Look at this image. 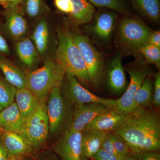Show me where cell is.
Instances as JSON below:
<instances>
[{
    "label": "cell",
    "instance_id": "cell-42",
    "mask_svg": "<svg viewBox=\"0 0 160 160\" xmlns=\"http://www.w3.org/2000/svg\"><path fill=\"white\" fill-rule=\"evenodd\" d=\"M9 2V0H0V2Z\"/></svg>",
    "mask_w": 160,
    "mask_h": 160
},
{
    "label": "cell",
    "instance_id": "cell-2",
    "mask_svg": "<svg viewBox=\"0 0 160 160\" xmlns=\"http://www.w3.org/2000/svg\"><path fill=\"white\" fill-rule=\"evenodd\" d=\"M58 43L55 59L64 69L66 75L74 77L83 84H89L82 55L75 43L72 33L66 28L58 31Z\"/></svg>",
    "mask_w": 160,
    "mask_h": 160
},
{
    "label": "cell",
    "instance_id": "cell-41",
    "mask_svg": "<svg viewBox=\"0 0 160 160\" xmlns=\"http://www.w3.org/2000/svg\"><path fill=\"white\" fill-rule=\"evenodd\" d=\"M9 160H25L22 157H13L9 158Z\"/></svg>",
    "mask_w": 160,
    "mask_h": 160
},
{
    "label": "cell",
    "instance_id": "cell-29",
    "mask_svg": "<svg viewBox=\"0 0 160 160\" xmlns=\"http://www.w3.org/2000/svg\"><path fill=\"white\" fill-rule=\"evenodd\" d=\"M25 8L26 14L33 19L40 17L47 10L43 0H26Z\"/></svg>",
    "mask_w": 160,
    "mask_h": 160
},
{
    "label": "cell",
    "instance_id": "cell-36",
    "mask_svg": "<svg viewBox=\"0 0 160 160\" xmlns=\"http://www.w3.org/2000/svg\"><path fill=\"white\" fill-rule=\"evenodd\" d=\"M10 52V48L7 41L0 32V54L8 55Z\"/></svg>",
    "mask_w": 160,
    "mask_h": 160
},
{
    "label": "cell",
    "instance_id": "cell-33",
    "mask_svg": "<svg viewBox=\"0 0 160 160\" xmlns=\"http://www.w3.org/2000/svg\"><path fill=\"white\" fill-rule=\"evenodd\" d=\"M135 155L137 160H160V153L159 150L143 151Z\"/></svg>",
    "mask_w": 160,
    "mask_h": 160
},
{
    "label": "cell",
    "instance_id": "cell-37",
    "mask_svg": "<svg viewBox=\"0 0 160 160\" xmlns=\"http://www.w3.org/2000/svg\"><path fill=\"white\" fill-rule=\"evenodd\" d=\"M148 43L160 48V32L159 30L152 32Z\"/></svg>",
    "mask_w": 160,
    "mask_h": 160
},
{
    "label": "cell",
    "instance_id": "cell-31",
    "mask_svg": "<svg viewBox=\"0 0 160 160\" xmlns=\"http://www.w3.org/2000/svg\"><path fill=\"white\" fill-rule=\"evenodd\" d=\"M154 92L153 93L152 103L156 107L160 106V73L158 72L155 74Z\"/></svg>",
    "mask_w": 160,
    "mask_h": 160
},
{
    "label": "cell",
    "instance_id": "cell-21",
    "mask_svg": "<svg viewBox=\"0 0 160 160\" xmlns=\"http://www.w3.org/2000/svg\"><path fill=\"white\" fill-rule=\"evenodd\" d=\"M50 32L49 25L46 19L43 18L35 26L31 36L40 55H44L49 49Z\"/></svg>",
    "mask_w": 160,
    "mask_h": 160
},
{
    "label": "cell",
    "instance_id": "cell-8",
    "mask_svg": "<svg viewBox=\"0 0 160 160\" xmlns=\"http://www.w3.org/2000/svg\"><path fill=\"white\" fill-rule=\"evenodd\" d=\"M66 76L61 86H62L65 96L70 102L76 106L98 103L110 109H115L116 100L98 96L83 87L76 78Z\"/></svg>",
    "mask_w": 160,
    "mask_h": 160
},
{
    "label": "cell",
    "instance_id": "cell-39",
    "mask_svg": "<svg viewBox=\"0 0 160 160\" xmlns=\"http://www.w3.org/2000/svg\"><path fill=\"white\" fill-rule=\"evenodd\" d=\"M121 160H137V158L135 154L130 152L122 158Z\"/></svg>",
    "mask_w": 160,
    "mask_h": 160
},
{
    "label": "cell",
    "instance_id": "cell-34",
    "mask_svg": "<svg viewBox=\"0 0 160 160\" xmlns=\"http://www.w3.org/2000/svg\"><path fill=\"white\" fill-rule=\"evenodd\" d=\"M101 149H103L107 152H109V153H111V154L114 155L121 158L116 151L108 132H106L105 137L103 138L102 142V146H101Z\"/></svg>",
    "mask_w": 160,
    "mask_h": 160
},
{
    "label": "cell",
    "instance_id": "cell-26",
    "mask_svg": "<svg viewBox=\"0 0 160 160\" xmlns=\"http://www.w3.org/2000/svg\"><path fill=\"white\" fill-rule=\"evenodd\" d=\"M17 88L0 78V111L14 102Z\"/></svg>",
    "mask_w": 160,
    "mask_h": 160
},
{
    "label": "cell",
    "instance_id": "cell-40",
    "mask_svg": "<svg viewBox=\"0 0 160 160\" xmlns=\"http://www.w3.org/2000/svg\"><path fill=\"white\" fill-rule=\"evenodd\" d=\"M22 0H9V2L11 3L12 6H15L21 2Z\"/></svg>",
    "mask_w": 160,
    "mask_h": 160
},
{
    "label": "cell",
    "instance_id": "cell-9",
    "mask_svg": "<svg viewBox=\"0 0 160 160\" xmlns=\"http://www.w3.org/2000/svg\"><path fill=\"white\" fill-rule=\"evenodd\" d=\"M66 101L62 94L61 87H55L49 93L46 105L49 123V132L52 134L58 132L65 122L67 117Z\"/></svg>",
    "mask_w": 160,
    "mask_h": 160
},
{
    "label": "cell",
    "instance_id": "cell-18",
    "mask_svg": "<svg viewBox=\"0 0 160 160\" xmlns=\"http://www.w3.org/2000/svg\"><path fill=\"white\" fill-rule=\"evenodd\" d=\"M0 69L5 76V79L17 89L26 88L25 72L2 54H0Z\"/></svg>",
    "mask_w": 160,
    "mask_h": 160
},
{
    "label": "cell",
    "instance_id": "cell-38",
    "mask_svg": "<svg viewBox=\"0 0 160 160\" xmlns=\"http://www.w3.org/2000/svg\"><path fill=\"white\" fill-rule=\"evenodd\" d=\"M9 157L0 140V160H9Z\"/></svg>",
    "mask_w": 160,
    "mask_h": 160
},
{
    "label": "cell",
    "instance_id": "cell-5",
    "mask_svg": "<svg viewBox=\"0 0 160 160\" xmlns=\"http://www.w3.org/2000/svg\"><path fill=\"white\" fill-rule=\"evenodd\" d=\"M72 36L82 55L89 84L93 87H98L102 82L104 69V62L102 55L93 46L87 36L75 33H72Z\"/></svg>",
    "mask_w": 160,
    "mask_h": 160
},
{
    "label": "cell",
    "instance_id": "cell-28",
    "mask_svg": "<svg viewBox=\"0 0 160 160\" xmlns=\"http://www.w3.org/2000/svg\"><path fill=\"white\" fill-rule=\"evenodd\" d=\"M92 5L100 8H108L127 14L129 9L122 0H89Z\"/></svg>",
    "mask_w": 160,
    "mask_h": 160
},
{
    "label": "cell",
    "instance_id": "cell-12",
    "mask_svg": "<svg viewBox=\"0 0 160 160\" xmlns=\"http://www.w3.org/2000/svg\"><path fill=\"white\" fill-rule=\"evenodd\" d=\"M0 140L9 158L22 157L32 153L33 147L22 134L0 130Z\"/></svg>",
    "mask_w": 160,
    "mask_h": 160
},
{
    "label": "cell",
    "instance_id": "cell-20",
    "mask_svg": "<svg viewBox=\"0 0 160 160\" xmlns=\"http://www.w3.org/2000/svg\"><path fill=\"white\" fill-rule=\"evenodd\" d=\"M15 103L23 119L26 120L35 110L40 100L27 88L17 89Z\"/></svg>",
    "mask_w": 160,
    "mask_h": 160
},
{
    "label": "cell",
    "instance_id": "cell-23",
    "mask_svg": "<svg viewBox=\"0 0 160 160\" xmlns=\"http://www.w3.org/2000/svg\"><path fill=\"white\" fill-rule=\"evenodd\" d=\"M73 10L70 14L72 20L77 25H84L89 22L94 16L93 5L87 0H72Z\"/></svg>",
    "mask_w": 160,
    "mask_h": 160
},
{
    "label": "cell",
    "instance_id": "cell-32",
    "mask_svg": "<svg viewBox=\"0 0 160 160\" xmlns=\"http://www.w3.org/2000/svg\"><path fill=\"white\" fill-rule=\"evenodd\" d=\"M56 7L59 11L70 14L73 10L72 0H54Z\"/></svg>",
    "mask_w": 160,
    "mask_h": 160
},
{
    "label": "cell",
    "instance_id": "cell-4",
    "mask_svg": "<svg viewBox=\"0 0 160 160\" xmlns=\"http://www.w3.org/2000/svg\"><path fill=\"white\" fill-rule=\"evenodd\" d=\"M152 31L140 20L128 17L122 20L118 29V38L122 46L126 50L139 52L148 44Z\"/></svg>",
    "mask_w": 160,
    "mask_h": 160
},
{
    "label": "cell",
    "instance_id": "cell-11",
    "mask_svg": "<svg viewBox=\"0 0 160 160\" xmlns=\"http://www.w3.org/2000/svg\"><path fill=\"white\" fill-rule=\"evenodd\" d=\"M82 134L81 132H66L56 148L62 160H83Z\"/></svg>",
    "mask_w": 160,
    "mask_h": 160
},
{
    "label": "cell",
    "instance_id": "cell-1",
    "mask_svg": "<svg viewBox=\"0 0 160 160\" xmlns=\"http://www.w3.org/2000/svg\"><path fill=\"white\" fill-rule=\"evenodd\" d=\"M114 132L125 140L133 154L159 150V115L147 108L139 106L127 112L125 119Z\"/></svg>",
    "mask_w": 160,
    "mask_h": 160
},
{
    "label": "cell",
    "instance_id": "cell-14",
    "mask_svg": "<svg viewBox=\"0 0 160 160\" xmlns=\"http://www.w3.org/2000/svg\"><path fill=\"white\" fill-rule=\"evenodd\" d=\"M3 29L8 37L18 41L27 37L29 26L24 17L14 8L6 12Z\"/></svg>",
    "mask_w": 160,
    "mask_h": 160
},
{
    "label": "cell",
    "instance_id": "cell-15",
    "mask_svg": "<svg viewBox=\"0 0 160 160\" xmlns=\"http://www.w3.org/2000/svg\"><path fill=\"white\" fill-rule=\"evenodd\" d=\"M121 53H118L112 60L107 74V84L113 93L119 94L125 91L127 81L122 61Z\"/></svg>",
    "mask_w": 160,
    "mask_h": 160
},
{
    "label": "cell",
    "instance_id": "cell-19",
    "mask_svg": "<svg viewBox=\"0 0 160 160\" xmlns=\"http://www.w3.org/2000/svg\"><path fill=\"white\" fill-rule=\"evenodd\" d=\"M15 48L21 62L29 67L35 66L39 61V54L31 39L26 37L16 41Z\"/></svg>",
    "mask_w": 160,
    "mask_h": 160
},
{
    "label": "cell",
    "instance_id": "cell-6",
    "mask_svg": "<svg viewBox=\"0 0 160 160\" xmlns=\"http://www.w3.org/2000/svg\"><path fill=\"white\" fill-rule=\"evenodd\" d=\"M45 99L40 100L36 109L25 120L24 127L20 133L33 147L42 145L49 133V120Z\"/></svg>",
    "mask_w": 160,
    "mask_h": 160
},
{
    "label": "cell",
    "instance_id": "cell-16",
    "mask_svg": "<svg viewBox=\"0 0 160 160\" xmlns=\"http://www.w3.org/2000/svg\"><path fill=\"white\" fill-rule=\"evenodd\" d=\"M0 111V130L21 133L25 120L15 102Z\"/></svg>",
    "mask_w": 160,
    "mask_h": 160
},
{
    "label": "cell",
    "instance_id": "cell-13",
    "mask_svg": "<svg viewBox=\"0 0 160 160\" xmlns=\"http://www.w3.org/2000/svg\"><path fill=\"white\" fill-rule=\"evenodd\" d=\"M127 113L115 109H109L95 118L83 131L114 132L122 122Z\"/></svg>",
    "mask_w": 160,
    "mask_h": 160
},
{
    "label": "cell",
    "instance_id": "cell-30",
    "mask_svg": "<svg viewBox=\"0 0 160 160\" xmlns=\"http://www.w3.org/2000/svg\"><path fill=\"white\" fill-rule=\"evenodd\" d=\"M108 133L115 149L120 157L122 158L130 152L127 143L120 135L114 132Z\"/></svg>",
    "mask_w": 160,
    "mask_h": 160
},
{
    "label": "cell",
    "instance_id": "cell-35",
    "mask_svg": "<svg viewBox=\"0 0 160 160\" xmlns=\"http://www.w3.org/2000/svg\"><path fill=\"white\" fill-rule=\"evenodd\" d=\"M94 160H121L122 158L101 149L91 158Z\"/></svg>",
    "mask_w": 160,
    "mask_h": 160
},
{
    "label": "cell",
    "instance_id": "cell-24",
    "mask_svg": "<svg viewBox=\"0 0 160 160\" xmlns=\"http://www.w3.org/2000/svg\"><path fill=\"white\" fill-rule=\"evenodd\" d=\"M153 89V83L149 76L144 80L135 95L132 109L139 106L148 108L152 102Z\"/></svg>",
    "mask_w": 160,
    "mask_h": 160
},
{
    "label": "cell",
    "instance_id": "cell-17",
    "mask_svg": "<svg viewBox=\"0 0 160 160\" xmlns=\"http://www.w3.org/2000/svg\"><path fill=\"white\" fill-rule=\"evenodd\" d=\"M116 16L114 12L106 11L97 15L91 27V31L96 37L103 42L111 38L114 29Z\"/></svg>",
    "mask_w": 160,
    "mask_h": 160
},
{
    "label": "cell",
    "instance_id": "cell-25",
    "mask_svg": "<svg viewBox=\"0 0 160 160\" xmlns=\"http://www.w3.org/2000/svg\"><path fill=\"white\" fill-rule=\"evenodd\" d=\"M133 6L141 14L153 21H158L160 16L158 0H130Z\"/></svg>",
    "mask_w": 160,
    "mask_h": 160
},
{
    "label": "cell",
    "instance_id": "cell-27",
    "mask_svg": "<svg viewBox=\"0 0 160 160\" xmlns=\"http://www.w3.org/2000/svg\"><path fill=\"white\" fill-rule=\"evenodd\" d=\"M139 52L145 58L146 64H153L158 69L160 68V48L148 43L140 49Z\"/></svg>",
    "mask_w": 160,
    "mask_h": 160
},
{
    "label": "cell",
    "instance_id": "cell-7",
    "mask_svg": "<svg viewBox=\"0 0 160 160\" xmlns=\"http://www.w3.org/2000/svg\"><path fill=\"white\" fill-rule=\"evenodd\" d=\"M126 69L130 76V83L123 95L116 100L115 109L124 112H129L132 109L135 95L144 80L150 74L147 64L141 59L135 61Z\"/></svg>",
    "mask_w": 160,
    "mask_h": 160
},
{
    "label": "cell",
    "instance_id": "cell-10",
    "mask_svg": "<svg viewBox=\"0 0 160 160\" xmlns=\"http://www.w3.org/2000/svg\"><path fill=\"white\" fill-rule=\"evenodd\" d=\"M73 118L68 131L82 132L87 125L100 114L111 109L98 103L76 106Z\"/></svg>",
    "mask_w": 160,
    "mask_h": 160
},
{
    "label": "cell",
    "instance_id": "cell-22",
    "mask_svg": "<svg viewBox=\"0 0 160 160\" xmlns=\"http://www.w3.org/2000/svg\"><path fill=\"white\" fill-rule=\"evenodd\" d=\"M82 147L83 156L91 158L101 149L106 132L96 131H83Z\"/></svg>",
    "mask_w": 160,
    "mask_h": 160
},
{
    "label": "cell",
    "instance_id": "cell-3",
    "mask_svg": "<svg viewBox=\"0 0 160 160\" xmlns=\"http://www.w3.org/2000/svg\"><path fill=\"white\" fill-rule=\"evenodd\" d=\"M66 72L57 61L49 59L42 67L26 76V88L40 100L45 99L52 89L61 87Z\"/></svg>",
    "mask_w": 160,
    "mask_h": 160
}]
</instances>
